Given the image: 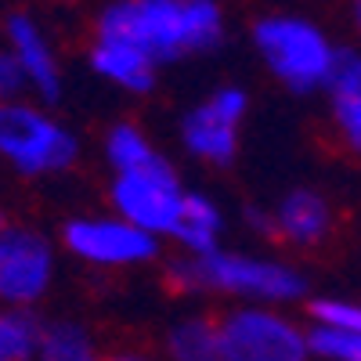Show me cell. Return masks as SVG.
I'll use <instances>...</instances> for the list:
<instances>
[{
    "label": "cell",
    "mask_w": 361,
    "mask_h": 361,
    "mask_svg": "<svg viewBox=\"0 0 361 361\" xmlns=\"http://www.w3.org/2000/svg\"><path fill=\"white\" fill-rule=\"evenodd\" d=\"M325 119L336 145L361 159V47H350L325 90Z\"/></svg>",
    "instance_id": "cell-14"
},
{
    "label": "cell",
    "mask_w": 361,
    "mask_h": 361,
    "mask_svg": "<svg viewBox=\"0 0 361 361\" xmlns=\"http://www.w3.org/2000/svg\"><path fill=\"white\" fill-rule=\"evenodd\" d=\"M44 318L37 311L0 307V361H37Z\"/></svg>",
    "instance_id": "cell-17"
},
{
    "label": "cell",
    "mask_w": 361,
    "mask_h": 361,
    "mask_svg": "<svg viewBox=\"0 0 361 361\" xmlns=\"http://www.w3.org/2000/svg\"><path fill=\"white\" fill-rule=\"evenodd\" d=\"M304 318H307V325H318V329H336V333H361V296H347V293L307 296Z\"/></svg>",
    "instance_id": "cell-18"
},
{
    "label": "cell",
    "mask_w": 361,
    "mask_h": 361,
    "mask_svg": "<svg viewBox=\"0 0 361 361\" xmlns=\"http://www.w3.org/2000/svg\"><path fill=\"white\" fill-rule=\"evenodd\" d=\"M109 361H163V357L152 350H141V347H123V350H112Z\"/></svg>",
    "instance_id": "cell-22"
},
{
    "label": "cell",
    "mask_w": 361,
    "mask_h": 361,
    "mask_svg": "<svg viewBox=\"0 0 361 361\" xmlns=\"http://www.w3.org/2000/svg\"><path fill=\"white\" fill-rule=\"evenodd\" d=\"M166 246H173V257H206L228 246V209L209 192L192 188Z\"/></svg>",
    "instance_id": "cell-13"
},
{
    "label": "cell",
    "mask_w": 361,
    "mask_h": 361,
    "mask_svg": "<svg viewBox=\"0 0 361 361\" xmlns=\"http://www.w3.org/2000/svg\"><path fill=\"white\" fill-rule=\"evenodd\" d=\"M58 243L18 221H0V307L37 311L58 286Z\"/></svg>",
    "instance_id": "cell-9"
},
{
    "label": "cell",
    "mask_w": 361,
    "mask_h": 361,
    "mask_svg": "<svg viewBox=\"0 0 361 361\" xmlns=\"http://www.w3.org/2000/svg\"><path fill=\"white\" fill-rule=\"evenodd\" d=\"M163 238L141 231L137 224L116 217L112 209L102 214H73L58 231V250L80 267L119 275V271H141L163 260Z\"/></svg>",
    "instance_id": "cell-6"
},
{
    "label": "cell",
    "mask_w": 361,
    "mask_h": 361,
    "mask_svg": "<svg viewBox=\"0 0 361 361\" xmlns=\"http://www.w3.org/2000/svg\"><path fill=\"white\" fill-rule=\"evenodd\" d=\"M271 214V243L289 253H318L333 243L340 214L336 202L322 188L296 185L286 188L275 202L267 206Z\"/></svg>",
    "instance_id": "cell-11"
},
{
    "label": "cell",
    "mask_w": 361,
    "mask_h": 361,
    "mask_svg": "<svg viewBox=\"0 0 361 361\" xmlns=\"http://www.w3.org/2000/svg\"><path fill=\"white\" fill-rule=\"evenodd\" d=\"M250 105H253L250 90L238 83H221L214 90H206L177 119L180 152L202 166H209V170L235 166L238 152H243Z\"/></svg>",
    "instance_id": "cell-8"
},
{
    "label": "cell",
    "mask_w": 361,
    "mask_h": 361,
    "mask_svg": "<svg viewBox=\"0 0 361 361\" xmlns=\"http://www.w3.org/2000/svg\"><path fill=\"white\" fill-rule=\"evenodd\" d=\"M163 361H221V322L209 311H180L159 336Z\"/></svg>",
    "instance_id": "cell-15"
},
{
    "label": "cell",
    "mask_w": 361,
    "mask_h": 361,
    "mask_svg": "<svg viewBox=\"0 0 361 361\" xmlns=\"http://www.w3.org/2000/svg\"><path fill=\"white\" fill-rule=\"evenodd\" d=\"M350 25H354V33L361 40V0H350Z\"/></svg>",
    "instance_id": "cell-23"
},
{
    "label": "cell",
    "mask_w": 361,
    "mask_h": 361,
    "mask_svg": "<svg viewBox=\"0 0 361 361\" xmlns=\"http://www.w3.org/2000/svg\"><path fill=\"white\" fill-rule=\"evenodd\" d=\"M250 47L267 76L296 98L325 94L347 54L322 22L293 8L257 15L250 25Z\"/></svg>",
    "instance_id": "cell-4"
},
{
    "label": "cell",
    "mask_w": 361,
    "mask_h": 361,
    "mask_svg": "<svg viewBox=\"0 0 361 361\" xmlns=\"http://www.w3.org/2000/svg\"><path fill=\"white\" fill-rule=\"evenodd\" d=\"M102 159L109 166V209L166 243L192 192L177 163L134 119L109 123L102 137Z\"/></svg>",
    "instance_id": "cell-1"
},
{
    "label": "cell",
    "mask_w": 361,
    "mask_h": 361,
    "mask_svg": "<svg viewBox=\"0 0 361 361\" xmlns=\"http://www.w3.org/2000/svg\"><path fill=\"white\" fill-rule=\"evenodd\" d=\"M314 361H361V333H336V329L311 325Z\"/></svg>",
    "instance_id": "cell-19"
},
{
    "label": "cell",
    "mask_w": 361,
    "mask_h": 361,
    "mask_svg": "<svg viewBox=\"0 0 361 361\" xmlns=\"http://www.w3.org/2000/svg\"><path fill=\"white\" fill-rule=\"evenodd\" d=\"M22 98H33L29 94V83H25V73L15 62V54L0 44V105L4 102H22Z\"/></svg>",
    "instance_id": "cell-20"
},
{
    "label": "cell",
    "mask_w": 361,
    "mask_h": 361,
    "mask_svg": "<svg viewBox=\"0 0 361 361\" xmlns=\"http://www.w3.org/2000/svg\"><path fill=\"white\" fill-rule=\"evenodd\" d=\"M94 37L119 40L166 69L221 51L228 8L221 0H109L94 18Z\"/></svg>",
    "instance_id": "cell-2"
},
{
    "label": "cell",
    "mask_w": 361,
    "mask_h": 361,
    "mask_svg": "<svg viewBox=\"0 0 361 361\" xmlns=\"http://www.w3.org/2000/svg\"><path fill=\"white\" fill-rule=\"evenodd\" d=\"M221 361H314L311 325L289 307L238 304L217 314Z\"/></svg>",
    "instance_id": "cell-7"
},
{
    "label": "cell",
    "mask_w": 361,
    "mask_h": 361,
    "mask_svg": "<svg viewBox=\"0 0 361 361\" xmlns=\"http://www.w3.org/2000/svg\"><path fill=\"white\" fill-rule=\"evenodd\" d=\"M83 156L80 134L33 98L0 105V163L22 180H51L76 170Z\"/></svg>",
    "instance_id": "cell-5"
},
{
    "label": "cell",
    "mask_w": 361,
    "mask_h": 361,
    "mask_svg": "<svg viewBox=\"0 0 361 361\" xmlns=\"http://www.w3.org/2000/svg\"><path fill=\"white\" fill-rule=\"evenodd\" d=\"M87 69L105 87L119 90V94H130V98H148L159 87V73H163L134 47L109 40V37H94V33H90V44H87Z\"/></svg>",
    "instance_id": "cell-12"
},
{
    "label": "cell",
    "mask_w": 361,
    "mask_h": 361,
    "mask_svg": "<svg viewBox=\"0 0 361 361\" xmlns=\"http://www.w3.org/2000/svg\"><path fill=\"white\" fill-rule=\"evenodd\" d=\"M243 228L246 231H253L260 243L267 238L271 243V214H267V206H260V202H250V206H243Z\"/></svg>",
    "instance_id": "cell-21"
},
{
    "label": "cell",
    "mask_w": 361,
    "mask_h": 361,
    "mask_svg": "<svg viewBox=\"0 0 361 361\" xmlns=\"http://www.w3.org/2000/svg\"><path fill=\"white\" fill-rule=\"evenodd\" d=\"M0 44H4L15 62L25 73L29 94L40 105H58L66 94V69L62 58H58V47L47 33V25L29 11V8H11L4 18H0Z\"/></svg>",
    "instance_id": "cell-10"
},
{
    "label": "cell",
    "mask_w": 361,
    "mask_h": 361,
    "mask_svg": "<svg viewBox=\"0 0 361 361\" xmlns=\"http://www.w3.org/2000/svg\"><path fill=\"white\" fill-rule=\"evenodd\" d=\"M37 361H109L98 333L80 318H51L40 329Z\"/></svg>",
    "instance_id": "cell-16"
},
{
    "label": "cell",
    "mask_w": 361,
    "mask_h": 361,
    "mask_svg": "<svg viewBox=\"0 0 361 361\" xmlns=\"http://www.w3.org/2000/svg\"><path fill=\"white\" fill-rule=\"evenodd\" d=\"M0 221H4V209H0Z\"/></svg>",
    "instance_id": "cell-24"
},
{
    "label": "cell",
    "mask_w": 361,
    "mask_h": 361,
    "mask_svg": "<svg viewBox=\"0 0 361 361\" xmlns=\"http://www.w3.org/2000/svg\"><path fill=\"white\" fill-rule=\"evenodd\" d=\"M166 286L185 300H221L228 307H296L307 304V271L279 253H253L238 246H221L206 257H170Z\"/></svg>",
    "instance_id": "cell-3"
}]
</instances>
